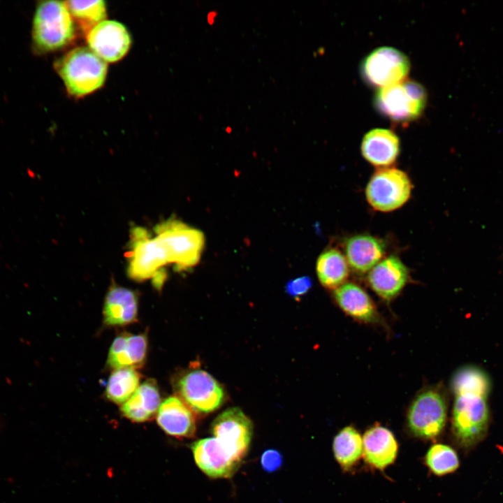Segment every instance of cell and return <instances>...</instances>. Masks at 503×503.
<instances>
[{"label": "cell", "instance_id": "f546056e", "mask_svg": "<svg viewBox=\"0 0 503 503\" xmlns=\"http://www.w3.org/2000/svg\"><path fill=\"white\" fill-rule=\"evenodd\" d=\"M261 464L264 470L268 472H273L279 469L282 465V456L281 453L276 450H267L261 455Z\"/></svg>", "mask_w": 503, "mask_h": 503}, {"label": "cell", "instance_id": "2e32d148", "mask_svg": "<svg viewBox=\"0 0 503 503\" xmlns=\"http://www.w3.org/2000/svg\"><path fill=\"white\" fill-rule=\"evenodd\" d=\"M398 444L388 428L374 425L366 430L363 438V455L372 467L384 470L396 459Z\"/></svg>", "mask_w": 503, "mask_h": 503}, {"label": "cell", "instance_id": "8fae6325", "mask_svg": "<svg viewBox=\"0 0 503 503\" xmlns=\"http://www.w3.org/2000/svg\"><path fill=\"white\" fill-rule=\"evenodd\" d=\"M211 432L239 460L247 455L253 435L250 418L238 407L226 409L213 421Z\"/></svg>", "mask_w": 503, "mask_h": 503}, {"label": "cell", "instance_id": "d6986e66", "mask_svg": "<svg viewBox=\"0 0 503 503\" xmlns=\"http://www.w3.org/2000/svg\"><path fill=\"white\" fill-rule=\"evenodd\" d=\"M400 152L397 135L386 129H374L367 132L361 143L363 157L372 165L386 168L393 163Z\"/></svg>", "mask_w": 503, "mask_h": 503}, {"label": "cell", "instance_id": "5b68a950", "mask_svg": "<svg viewBox=\"0 0 503 503\" xmlns=\"http://www.w3.org/2000/svg\"><path fill=\"white\" fill-rule=\"evenodd\" d=\"M427 94L424 87L411 80L379 89L374 96L376 108L393 122L407 123L424 112Z\"/></svg>", "mask_w": 503, "mask_h": 503}, {"label": "cell", "instance_id": "9a60e30c", "mask_svg": "<svg viewBox=\"0 0 503 503\" xmlns=\"http://www.w3.org/2000/svg\"><path fill=\"white\" fill-rule=\"evenodd\" d=\"M156 414V422L166 434L177 438H190L195 435L194 411L180 398L173 395L165 399Z\"/></svg>", "mask_w": 503, "mask_h": 503}, {"label": "cell", "instance_id": "8992f818", "mask_svg": "<svg viewBox=\"0 0 503 503\" xmlns=\"http://www.w3.org/2000/svg\"><path fill=\"white\" fill-rule=\"evenodd\" d=\"M486 398L467 394L455 395L452 429L457 442L464 447L474 445L486 433L489 421Z\"/></svg>", "mask_w": 503, "mask_h": 503}, {"label": "cell", "instance_id": "277c9868", "mask_svg": "<svg viewBox=\"0 0 503 503\" xmlns=\"http://www.w3.org/2000/svg\"><path fill=\"white\" fill-rule=\"evenodd\" d=\"M126 258L131 279L138 282L152 279L156 289H161L166 279L163 268L168 263L162 249L146 228H131Z\"/></svg>", "mask_w": 503, "mask_h": 503}, {"label": "cell", "instance_id": "6da1fadb", "mask_svg": "<svg viewBox=\"0 0 503 503\" xmlns=\"http://www.w3.org/2000/svg\"><path fill=\"white\" fill-rule=\"evenodd\" d=\"M55 68L68 93L82 97L103 86L108 65L89 48L78 47L58 59Z\"/></svg>", "mask_w": 503, "mask_h": 503}, {"label": "cell", "instance_id": "cb8c5ba5", "mask_svg": "<svg viewBox=\"0 0 503 503\" xmlns=\"http://www.w3.org/2000/svg\"><path fill=\"white\" fill-rule=\"evenodd\" d=\"M333 450L336 461L343 470L353 467L363 455V439L353 426L342 428L335 437Z\"/></svg>", "mask_w": 503, "mask_h": 503}, {"label": "cell", "instance_id": "4316f807", "mask_svg": "<svg viewBox=\"0 0 503 503\" xmlns=\"http://www.w3.org/2000/svg\"><path fill=\"white\" fill-rule=\"evenodd\" d=\"M66 6L72 16L88 32L106 16L105 2L97 1H67Z\"/></svg>", "mask_w": 503, "mask_h": 503}, {"label": "cell", "instance_id": "3957f363", "mask_svg": "<svg viewBox=\"0 0 503 503\" xmlns=\"http://www.w3.org/2000/svg\"><path fill=\"white\" fill-rule=\"evenodd\" d=\"M154 233V238L162 249L168 264H174L180 271L198 263L205 244L201 231L170 218L156 225Z\"/></svg>", "mask_w": 503, "mask_h": 503}, {"label": "cell", "instance_id": "ba28073f", "mask_svg": "<svg viewBox=\"0 0 503 503\" xmlns=\"http://www.w3.org/2000/svg\"><path fill=\"white\" fill-rule=\"evenodd\" d=\"M407 419L408 428L414 436L423 439L437 438L446 421L444 398L434 389L420 393L411 404Z\"/></svg>", "mask_w": 503, "mask_h": 503}, {"label": "cell", "instance_id": "ac0fdd59", "mask_svg": "<svg viewBox=\"0 0 503 503\" xmlns=\"http://www.w3.org/2000/svg\"><path fill=\"white\" fill-rule=\"evenodd\" d=\"M138 298L135 291L112 284L104 301L103 315L106 326H122L136 321Z\"/></svg>", "mask_w": 503, "mask_h": 503}, {"label": "cell", "instance_id": "603a6c76", "mask_svg": "<svg viewBox=\"0 0 503 503\" xmlns=\"http://www.w3.org/2000/svg\"><path fill=\"white\" fill-rule=\"evenodd\" d=\"M316 273L321 284L328 289H337L345 283L349 276L347 258L338 249L333 248L318 258Z\"/></svg>", "mask_w": 503, "mask_h": 503}, {"label": "cell", "instance_id": "ffe728a7", "mask_svg": "<svg viewBox=\"0 0 503 503\" xmlns=\"http://www.w3.org/2000/svg\"><path fill=\"white\" fill-rule=\"evenodd\" d=\"M385 253V245L370 235H356L347 240L345 254L349 265L358 273L370 271Z\"/></svg>", "mask_w": 503, "mask_h": 503}, {"label": "cell", "instance_id": "f1b7e54d", "mask_svg": "<svg viewBox=\"0 0 503 503\" xmlns=\"http://www.w3.org/2000/svg\"><path fill=\"white\" fill-rule=\"evenodd\" d=\"M312 286L311 279L307 276H303L288 282L285 291L290 296L297 298L307 293Z\"/></svg>", "mask_w": 503, "mask_h": 503}, {"label": "cell", "instance_id": "7a4b0ae2", "mask_svg": "<svg viewBox=\"0 0 503 503\" xmlns=\"http://www.w3.org/2000/svg\"><path fill=\"white\" fill-rule=\"evenodd\" d=\"M75 35L73 17L65 1H43L36 6L32 22V41L38 52L59 50Z\"/></svg>", "mask_w": 503, "mask_h": 503}, {"label": "cell", "instance_id": "52a82bcc", "mask_svg": "<svg viewBox=\"0 0 503 503\" xmlns=\"http://www.w3.org/2000/svg\"><path fill=\"white\" fill-rule=\"evenodd\" d=\"M411 189V182L404 172L394 168H383L370 178L365 195L374 210L391 212L408 201Z\"/></svg>", "mask_w": 503, "mask_h": 503}, {"label": "cell", "instance_id": "83f0119b", "mask_svg": "<svg viewBox=\"0 0 503 503\" xmlns=\"http://www.w3.org/2000/svg\"><path fill=\"white\" fill-rule=\"evenodd\" d=\"M425 465L437 476L453 472L459 466V459L455 450L443 444L430 446L425 457Z\"/></svg>", "mask_w": 503, "mask_h": 503}, {"label": "cell", "instance_id": "d4e9b609", "mask_svg": "<svg viewBox=\"0 0 503 503\" xmlns=\"http://www.w3.org/2000/svg\"><path fill=\"white\" fill-rule=\"evenodd\" d=\"M451 387L455 395L467 394L487 398L491 383L485 371L476 366L468 365L455 372Z\"/></svg>", "mask_w": 503, "mask_h": 503}, {"label": "cell", "instance_id": "9c48e42d", "mask_svg": "<svg viewBox=\"0 0 503 503\" xmlns=\"http://www.w3.org/2000/svg\"><path fill=\"white\" fill-rule=\"evenodd\" d=\"M176 389L180 398L198 414L214 411L225 400L221 384L202 370H193L182 374L177 381Z\"/></svg>", "mask_w": 503, "mask_h": 503}, {"label": "cell", "instance_id": "44dd1931", "mask_svg": "<svg viewBox=\"0 0 503 503\" xmlns=\"http://www.w3.org/2000/svg\"><path fill=\"white\" fill-rule=\"evenodd\" d=\"M334 296L340 308L353 318L365 322L376 321L377 308L367 292L358 285L345 282L335 290Z\"/></svg>", "mask_w": 503, "mask_h": 503}, {"label": "cell", "instance_id": "7c38bea8", "mask_svg": "<svg viewBox=\"0 0 503 503\" xmlns=\"http://www.w3.org/2000/svg\"><path fill=\"white\" fill-rule=\"evenodd\" d=\"M87 41L89 48L104 61L115 62L126 54L131 38L122 23L103 20L88 32Z\"/></svg>", "mask_w": 503, "mask_h": 503}, {"label": "cell", "instance_id": "7402d4cb", "mask_svg": "<svg viewBox=\"0 0 503 503\" xmlns=\"http://www.w3.org/2000/svg\"><path fill=\"white\" fill-rule=\"evenodd\" d=\"M161 403L156 382L150 379L139 386L132 396L122 404L121 411L126 418L132 421L144 422L157 414Z\"/></svg>", "mask_w": 503, "mask_h": 503}, {"label": "cell", "instance_id": "30bf717a", "mask_svg": "<svg viewBox=\"0 0 503 503\" xmlns=\"http://www.w3.org/2000/svg\"><path fill=\"white\" fill-rule=\"evenodd\" d=\"M409 69L407 57L388 46L372 50L364 58L360 66L364 80L379 89L406 80Z\"/></svg>", "mask_w": 503, "mask_h": 503}, {"label": "cell", "instance_id": "e0dca14e", "mask_svg": "<svg viewBox=\"0 0 503 503\" xmlns=\"http://www.w3.org/2000/svg\"><path fill=\"white\" fill-rule=\"evenodd\" d=\"M148 347L145 333H122L115 338L109 349L107 365L115 370L140 368L145 363Z\"/></svg>", "mask_w": 503, "mask_h": 503}, {"label": "cell", "instance_id": "5bb4252c", "mask_svg": "<svg viewBox=\"0 0 503 503\" xmlns=\"http://www.w3.org/2000/svg\"><path fill=\"white\" fill-rule=\"evenodd\" d=\"M409 271L397 256L381 259L368 272L371 289L381 298L389 300L397 296L407 284Z\"/></svg>", "mask_w": 503, "mask_h": 503}, {"label": "cell", "instance_id": "4fadbf2b", "mask_svg": "<svg viewBox=\"0 0 503 503\" xmlns=\"http://www.w3.org/2000/svg\"><path fill=\"white\" fill-rule=\"evenodd\" d=\"M191 449L197 466L211 478L232 476L242 462L214 437L196 441Z\"/></svg>", "mask_w": 503, "mask_h": 503}, {"label": "cell", "instance_id": "484cf974", "mask_svg": "<svg viewBox=\"0 0 503 503\" xmlns=\"http://www.w3.org/2000/svg\"><path fill=\"white\" fill-rule=\"evenodd\" d=\"M140 377V374L135 369L113 370L106 385V398L114 403L123 404L139 387Z\"/></svg>", "mask_w": 503, "mask_h": 503}]
</instances>
